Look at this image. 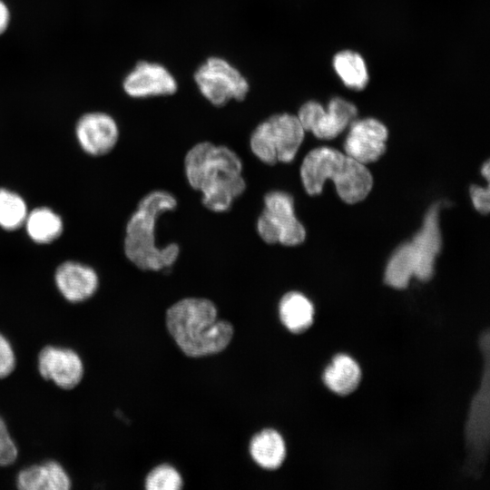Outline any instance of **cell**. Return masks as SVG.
I'll use <instances>...</instances> for the list:
<instances>
[{
    "instance_id": "obj_1",
    "label": "cell",
    "mask_w": 490,
    "mask_h": 490,
    "mask_svg": "<svg viewBox=\"0 0 490 490\" xmlns=\"http://www.w3.org/2000/svg\"><path fill=\"white\" fill-rule=\"evenodd\" d=\"M184 170L191 187L201 192L202 204L214 212L227 211L246 189L242 162L224 145L195 144L185 155Z\"/></svg>"
},
{
    "instance_id": "obj_2",
    "label": "cell",
    "mask_w": 490,
    "mask_h": 490,
    "mask_svg": "<svg viewBox=\"0 0 490 490\" xmlns=\"http://www.w3.org/2000/svg\"><path fill=\"white\" fill-rule=\"evenodd\" d=\"M167 328L181 350L191 358L219 353L233 337V327L218 319L215 305L203 298H185L166 312Z\"/></svg>"
},
{
    "instance_id": "obj_3",
    "label": "cell",
    "mask_w": 490,
    "mask_h": 490,
    "mask_svg": "<svg viewBox=\"0 0 490 490\" xmlns=\"http://www.w3.org/2000/svg\"><path fill=\"white\" fill-rule=\"evenodd\" d=\"M176 198L170 192L156 190L147 193L139 201L127 221L123 250L127 259L143 270L158 271L171 267L180 252L179 245H157L156 224L159 217L175 210Z\"/></svg>"
},
{
    "instance_id": "obj_4",
    "label": "cell",
    "mask_w": 490,
    "mask_h": 490,
    "mask_svg": "<svg viewBox=\"0 0 490 490\" xmlns=\"http://www.w3.org/2000/svg\"><path fill=\"white\" fill-rule=\"evenodd\" d=\"M300 176L309 195L319 194L325 181L332 180L339 197L349 204L364 200L373 184L365 164L329 147L310 151L302 162Z\"/></svg>"
},
{
    "instance_id": "obj_5",
    "label": "cell",
    "mask_w": 490,
    "mask_h": 490,
    "mask_svg": "<svg viewBox=\"0 0 490 490\" xmlns=\"http://www.w3.org/2000/svg\"><path fill=\"white\" fill-rule=\"evenodd\" d=\"M439 209L440 203L434 204L412 240L402 244L391 256L385 270V282L390 287L405 289L412 277L423 281L432 277L442 244Z\"/></svg>"
},
{
    "instance_id": "obj_6",
    "label": "cell",
    "mask_w": 490,
    "mask_h": 490,
    "mask_svg": "<svg viewBox=\"0 0 490 490\" xmlns=\"http://www.w3.org/2000/svg\"><path fill=\"white\" fill-rule=\"evenodd\" d=\"M305 136L297 115L277 113L262 121L253 130L250 146L263 163L274 165L294 160Z\"/></svg>"
},
{
    "instance_id": "obj_7",
    "label": "cell",
    "mask_w": 490,
    "mask_h": 490,
    "mask_svg": "<svg viewBox=\"0 0 490 490\" xmlns=\"http://www.w3.org/2000/svg\"><path fill=\"white\" fill-rule=\"evenodd\" d=\"M257 231L268 244L296 246L304 241L306 231L295 215L290 194L272 191L264 196V209L257 220Z\"/></svg>"
},
{
    "instance_id": "obj_8",
    "label": "cell",
    "mask_w": 490,
    "mask_h": 490,
    "mask_svg": "<svg viewBox=\"0 0 490 490\" xmlns=\"http://www.w3.org/2000/svg\"><path fill=\"white\" fill-rule=\"evenodd\" d=\"M193 77L202 96L219 107L231 100L243 101L250 91L243 74L221 57H209Z\"/></svg>"
},
{
    "instance_id": "obj_9",
    "label": "cell",
    "mask_w": 490,
    "mask_h": 490,
    "mask_svg": "<svg viewBox=\"0 0 490 490\" xmlns=\"http://www.w3.org/2000/svg\"><path fill=\"white\" fill-rule=\"evenodd\" d=\"M358 109L352 103L341 98H332L327 108L316 101L303 103L298 118L306 131L317 138L330 140L340 134L357 118Z\"/></svg>"
},
{
    "instance_id": "obj_10",
    "label": "cell",
    "mask_w": 490,
    "mask_h": 490,
    "mask_svg": "<svg viewBox=\"0 0 490 490\" xmlns=\"http://www.w3.org/2000/svg\"><path fill=\"white\" fill-rule=\"evenodd\" d=\"M37 368L43 378L63 389L78 386L84 374L79 354L72 348L56 346H46L39 352Z\"/></svg>"
},
{
    "instance_id": "obj_11",
    "label": "cell",
    "mask_w": 490,
    "mask_h": 490,
    "mask_svg": "<svg viewBox=\"0 0 490 490\" xmlns=\"http://www.w3.org/2000/svg\"><path fill=\"white\" fill-rule=\"evenodd\" d=\"M387 127L374 118L355 119L349 125L344 149L362 164L377 161L386 151Z\"/></svg>"
},
{
    "instance_id": "obj_12",
    "label": "cell",
    "mask_w": 490,
    "mask_h": 490,
    "mask_svg": "<svg viewBox=\"0 0 490 490\" xmlns=\"http://www.w3.org/2000/svg\"><path fill=\"white\" fill-rule=\"evenodd\" d=\"M122 88L131 97L147 98L172 95L177 92L178 84L162 64L141 61L125 76Z\"/></svg>"
},
{
    "instance_id": "obj_13",
    "label": "cell",
    "mask_w": 490,
    "mask_h": 490,
    "mask_svg": "<svg viewBox=\"0 0 490 490\" xmlns=\"http://www.w3.org/2000/svg\"><path fill=\"white\" fill-rule=\"evenodd\" d=\"M75 133L82 149L93 156H102L110 152L119 138L115 120L102 112L83 114L76 123Z\"/></svg>"
},
{
    "instance_id": "obj_14",
    "label": "cell",
    "mask_w": 490,
    "mask_h": 490,
    "mask_svg": "<svg viewBox=\"0 0 490 490\" xmlns=\"http://www.w3.org/2000/svg\"><path fill=\"white\" fill-rule=\"evenodd\" d=\"M487 364L488 360L486 361L484 381L473 399L466 428V438L470 454L469 460L473 462L475 468L483 465L488 446L489 389Z\"/></svg>"
},
{
    "instance_id": "obj_15",
    "label": "cell",
    "mask_w": 490,
    "mask_h": 490,
    "mask_svg": "<svg viewBox=\"0 0 490 490\" xmlns=\"http://www.w3.org/2000/svg\"><path fill=\"white\" fill-rule=\"evenodd\" d=\"M54 281L63 297L73 303L89 299L99 286V279L93 269L72 260L57 267Z\"/></svg>"
},
{
    "instance_id": "obj_16",
    "label": "cell",
    "mask_w": 490,
    "mask_h": 490,
    "mask_svg": "<svg viewBox=\"0 0 490 490\" xmlns=\"http://www.w3.org/2000/svg\"><path fill=\"white\" fill-rule=\"evenodd\" d=\"M15 483L23 490H68L72 485L68 473L54 460L24 467L17 474Z\"/></svg>"
},
{
    "instance_id": "obj_17",
    "label": "cell",
    "mask_w": 490,
    "mask_h": 490,
    "mask_svg": "<svg viewBox=\"0 0 490 490\" xmlns=\"http://www.w3.org/2000/svg\"><path fill=\"white\" fill-rule=\"evenodd\" d=\"M361 371L358 363L349 356L339 354L334 357L323 374L325 385L334 393L346 396L358 386Z\"/></svg>"
},
{
    "instance_id": "obj_18",
    "label": "cell",
    "mask_w": 490,
    "mask_h": 490,
    "mask_svg": "<svg viewBox=\"0 0 490 490\" xmlns=\"http://www.w3.org/2000/svg\"><path fill=\"white\" fill-rule=\"evenodd\" d=\"M279 313L282 324L289 331L301 333L313 323L314 307L306 296L291 291L281 298Z\"/></svg>"
},
{
    "instance_id": "obj_19",
    "label": "cell",
    "mask_w": 490,
    "mask_h": 490,
    "mask_svg": "<svg viewBox=\"0 0 490 490\" xmlns=\"http://www.w3.org/2000/svg\"><path fill=\"white\" fill-rule=\"evenodd\" d=\"M253 460L266 469H276L286 456V446L282 436L274 429H263L256 434L250 446Z\"/></svg>"
},
{
    "instance_id": "obj_20",
    "label": "cell",
    "mask_w": 490,
    "mask_h": 490,
    "mask_svg": "<svg viewBox=\"0 0 490 490\" xmlns=\"http://www.w3.org/2000/svg\"><path fill=\"white\" fill-rule=\"evenodd\" d=\"M332 65L348 88L360 91L367 86L368 71L364 58L358 53L352 50L340 51L334 55Z\"/></svg>"
},
{
    "instance_id": "obj_21",
    "label": "cell",
    "mask_w": 490,
    "mask_h": 490,
    "mask_svg": "<svg viewBox=\"0 0 490 490\" xmlns=\"http://www.w3.org/2000/svg\"><path fill=\"white\" fill-rule=\"evenodd\" d=\"M25 229L28 236L36 243H50L63 232L61 217L46 207L36 208L27 213Z\"/></svg>"
},
{
    "instance_id": "obj_22",
    "label": "cell",
    "mask_w": 490,
    "mask_h": 490,
    "mask_svg": "<svg viewBox=\"0 0 490 490\" xmlns=\"http://www.w3.org/2000/svg\"><path fill=\"white\" fill-rule=\"evenodd\" d=\"M27 208L24 199L17 193L0 188V227L14 230L25 221Z\"/></svg>"
},
{
    "instance_id": "obj_23",
    "label": "cell",
    "mask_w": 490,
    "mask_h": 490,
    "mask_svg": "<svg viewBox=\"0 0 490 490\" xmlns=\"http://www.w3.org/2000/svg\"><path fill=\"white\" fill-rule=\"evenodd\" d=\"M182 480L178 471L169 465H160L146 476L145 487L148 490H178Z\"/></svg>"
},
{
    "instance_id": "obj_24",
    "label": "cell",
    "mask_w": 490,
    "mask_h": 490,
    "mask_svg": "<svg viewBox=\"0 0 490 490\" xmlns=\"http://www.w3.org/2000/svg\"><path fill=\"white\" fill-rule=\"evenodd\" d=\"M18 457V448L5 420L0 416V466L13 465Z\"/></svg>"
},
{
    "instance_id": "obj_25",
    "label": "cell",
    "mask_w": 490,
    "mask_h": 490,
    "mask_svg": "<svg viewBox=\"0 0 490 490\" xmlns=\"http://www.w3.org/2000/svg\"><path fill=\"white\" fill-rule=\"evenodd\" d=\"M16 366L15 350L8 338L0 333V379L13 373Z\"/></svg>"
},
{
    "instance_id": "obj_26",
    "label": "cell",
    "mask_w": 490,
    "mask_h": 490,
    "mask_svg": "<svg viewBox=\"0 0 490 490\" xmlns=\"http://www.w3.org/2000/svg\"><path fill=\"white\" fill-rule=\"evenodd\" d=\"M470 195L475 208L481 213L487 214L490 207L489 187L483 188L474 185L470 188Z\"/></svg>"
},
{
    "instance_id": "obj_27",
    "label": "cell",
    "mask_w": 490,
    "mask_h": 490,
    "mask_svg": "<svg viewBox=\"0 0 490 490\" xmlns=\"http://www.w3.org/2000/svg\"><path fill=\"white\" fill-rule=\"evenodd\" d=\"M10 23V11L6 4L0 0V34H2Z\"/></svg>"
},
{
    "instance_id": "obj_28",
    "label": "cell",
    "mask_w": 490,
    "mask_h": 490,
    "mask_svg": "<svg viewBox=\"0 0 490 490\" xmlns=\"http://www.w3.org/2000/svg\"><path fill=\"white\" fill-rule=\"evenodd\" d=\"M489 173H490L489 162H486L482 168V174L485 176L486 181H489Z\"/></svg>"
}]
</instances>
